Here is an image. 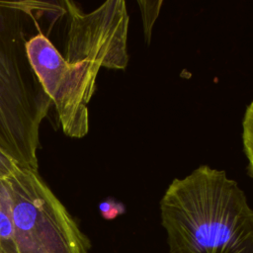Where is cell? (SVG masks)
Wrapping results in <instances>:
<instances>
[{
    "label": "cell",
    "mask_w": 253,
    "mask_h": 253,
    "mask_svg": "<svg viewBox=\"0 0 253 253\" xmlns=\"http://www.w3.org/2000/svg\"><path fill=\"white\" fill-rule=\"evenodd\" d=\"M242 144L248 161V174L253 179V100L246 107L242 120Z\"/></svg>",
    "instance_id": "cell-7"
},
{
    "label": "cell",
    "mask_w": 253,
    "mask_h": 253,
    "mask_svg": "<svg viewBox=\"0 0 253 253\" xmlns=\"http://www.w3.org/2000/svg\"><path fill=\"white\" fill-rule=\"evenodd\" d=\"M54 2L0 0V151L38 171L40 127L52 104L28 56L38 16Z\"/></svg>",
    "instance_id": "cell-2"
},
{
    "label": "cell",
    "mask_w": 253,
    "mask_h": 253,
    "mask_svg": "<svg viewBox=\"0 0 253 253\" xmlns=\"http://www.w3.org/2000/svg\"><path fill=\"white\" fill-rule=\"evenodd\" d=\"M137 4L141 12L144 40L145 42L149 44L152 35V29L160 13L163 1H137Z\"/></svg>",
    "instance_id": "cell-8"
},
{
    "label": "cell",
    "mask_w": 253,
    "mask_h": 253,
    "mask_svg": "<svg viewBox=\"0 0 253 253\" xmlns=\"http://www.w3.org/2000/svg\"><path fill=\"white\" fill-rule=\"evenodd\" d=\"M0 253H17L14 240L11 202L5 179H0Z\"/></svg>",
    "instance_id": "cell-6"
},
{
    "label": "cell",
    "mask_w": 253,
    "mask_h": 253,
    "mask_svg": "<svg viewBox=\"0 0 253 253\" xmlns=\"http://www.w3.org/2000/svg\"><path fill=\"white\" fill-rule=\"evenodd\" d=\"M170 253H253V209L226 172L200 165L160 201Z\"/></svg>",
    "instance_id": "cell-1"
},
{
    "label": "cell",
    "mask_w": 253,
    "mask_h": 253,
    "mask_svg": "<svg viewBox=\"0 0 253 253\" xmlns=\"http://www.w3.org/2000/svg\"><path fill=\"white\" fill-rule=\"evenodd\" d=\"M18 167H20L13 159L0 151V179L9 177Z\"/></svg>",
    "instance_id": "cell-10"
},
{
    "label": "cell",
    "mask_w": 253,
    "mask_h": 253,
    "mask_svg": "<svg viewBox=\"0 0 253 253\" xmlns=\"http://www.w3.org/2000/svg\"><path fill=\"white\" fill-rule=\"evenodd\" d=\"M99 211L105 219H114L117 216L125 213V205L113 198H108L99 204Z\"/></svg>",
    "instance_id": "cell-9"
},
{
    "label": "cell",
    "mask_w": 253,
    "mask_h": 253,
    "mask_svg": "<svg viewBox=\"0 0 253 253\" xmlns=\"http://www.w3.org/2000/svg\"><path fill=\"white\" fill-rule=\"evenodd\" d=\"M5 184L17 253H89V238L38 171L18 167Z\"/></svg>",
    "instance_id": "cell-3"
},
{
    "label": "cell",
    "mask_w": 253,
    "mask_h": 253,
    "mask_svg": "<svg viewBox=\"0 0 253 253\" xmlns=\"http://www.w3.org/2000/svg\"><path fill=\"white\" fill-rule=\"evenodd\" d=\"M67 34L63 57L97 68L125 70L128 63V14L124 0H109L90 13L74 2L63 1Z\"/></svg>",
    "instance_id": "cell-5"
},
{
    "label": "cell",
    "mask_w": 253,
    "mask_h": 253,
    "mask_svg": "<svg viewBox=\"0 0 253 253\" xmlns=\"http://www.w3.org/2000/svg\"><path fill=\"white\" fill-rule=\"evenodd\" d=\"M30 62L55 106L64 134L81 138L89 131L90 102L100 69L86 62H68L42 31L27 42Z\"/></svg>",
    "instance_id": "cell-4"
}]
</instances>
